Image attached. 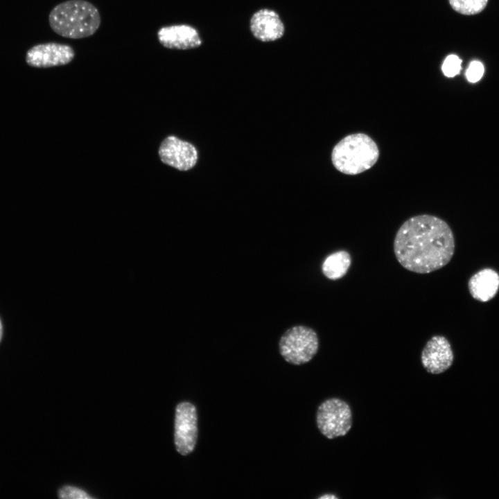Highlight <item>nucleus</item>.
Instances as JSON below:
<instances>
[{
    "label": "nucleus",
    "mask_w": 499,
    "mask_h": 499,
    "mask_svg": "<svg viewBox=\"0 0 499 499\" xmlns=\"http://www.w3.org/2000/svg\"><path fill=\"white\" fill-rule=\"evenodd\" d=\"M351 263V255L347 251H337L329 254L324 259L322 265V271L326 278L331 280H337L347 274Z\"/></svg>",
    "instance_id": "nucleus-13"
},
{
    "label": "nucleus",
    "mask_w": 499,
    "mask_h": 499,
    "mask_svg": "<svg viewBox=\"0 0 499 499\" xmlns=\"http://www.w3.org/2000/svg\"><path fill=\"white\" fill-rule=\"evenodd\" d=\"M198 415L195 406L182 402L176 406L174 441L177 451L182 455L191 453L198 439Z\"/></svg>",
    "instance_id": "nucleus-6"
},
{
    "label": "nucleus",
    "mask_w": 499,
    "mask_h": 499,
    "mask_svg": "<svg viewBox=\"0 0 499 499\" xmlns=\"http://www.w3.org/2000/svg\"><path fill=\"white\" fill-rule=\"evenodd\" d=\"M250 29L254 36L263 42L277 40L284 33V26L279 15L268 9L260 10L252 15Z\"/></svg>",
    "instance_id": "nucleus-11"
},
{
    "label": "nucleus",
    "mask_w": 499,
    "mask_h": 499,
    "mask_svg": "<svg viewBox=\"0 0 499 499\" xmlns=\"http://www.w3.org/2000/svg\"><path fill=\"white\" fill-rule=\"evenodd\" d=\"M2 335H3V326H2V324H1V322L0 319V341L1 340Z\"/></svg>",
    "instance_id": "nucleus-19"
},
{
    "label": "nucleus",
    "mask_w": 499,
    "mask_h": 499,
    "mask_svg": "<svg viewBox=\"0 0 499 499\" xmlns=\"http://www.w3.org/2000/svg\"><path fill=\"white\" fill-rule=\"evenodd\" d=\"M74 58L75 51L71 46L46 42L28 49L25 61L28 65L34 68H50L68 64Z\"/></svg>",
    "instance_id": "nucleus-7"
},
{
    "label": "nucleus",
    "mask_w": 499,
    "mask_h": 499,
    "mask_svg": "<svg viewBox=\"0 0 499 499\" xmlns=\"http://www.w3.org/2000/svg\"><path fill=\"white\" fill-rule=\"evenodd\" d=\"M319 498H322H322H327V499H328V498H337V497L335 496L334 495H332V494L329 493V495H324V496H321V497H319Z\"/></svg>",
    "instance_id": "nucleus-18"
},
{
    "label": "nucleus",
    "mask_w": 499,
    "mask_h": 499,
    "mask_svg": "<svg viewBox=\"0 0 499 499\" xmlns=\"http://www.w3.org/2000/svg\"><path fill=\"white\" fill-rule=\"evenodd\" d=\"M316 423L320 432L329 439L344 436L352 426L351 409L341 399H326L317 408Z\"/></svg>",
    "instance_id": "nucleus-5"
},
{
    "label": "nucleus",
    "mask_w": 499,
    "mask_h": 499,
    "mask_svg": "<svg viewBox=\"0 0 499 499\" xmlns=\"http://www.w3.org/2000/svg\"><path fill=\"white\" fill-rule=\"evenodd\" d=\"M484 73L483 64L479 61H473L470 63L466 76L470 82H476L481 79Z\"/></svg>",
    "instance_id": "nucleus-17"
},
{
    "label": "nucleus",
    "mask_w": 499,
    "mask_h": 499,
    "mask_svg": "<svg viewBox=\"0 0 499 499\" xmlns=\"http://www.w3.org/2000/svg\"><path fill=\"white\" fill-rule=\"evenodd\" d=\"M101 22L98 8L86 0H67L55 6L49 12L52 30L69 39H82L93 35Z\"/></svg>",
    "instance_id": "nucleus-2"
},
{
    "label": "nucleus",
    "mask_w": 499,
    "mask_h": 499,
    "mask_svg": "<svg viewBox=\"0 0 499 499\" xmlns=\"http://www.w3.org/2000/svg\"><path fill=\"white\" fill-rule=\"evenodd\" d=\"M378 157L377 144L364 133L346 136L334 146L331 153L335 168L342 173L350 175L370 169Z\"/></svg>",
    "instance_id": "nucleus-3"
},
{
    "label": "nucleus",
    "mask_w": 499,
    "mask_h": 499,
    "mask_svg": "<svg viewBox=\"0 0 499 499\" xmlns=\"http://www.w3.org/2000/svg\"><path fill=\"white\" fill-rule=\"evenodd\" d=\"M453 8L463 15H475L482 11L488 0H449Z\"/></svg>",
    "instance_id": "nucleus-14"
},
{
    "label": "nucleus",
    "mask_w": 499,
    "mask_h": 499,
    "mask_svg": "<svg viewBox=\"0 0 499 499\" xmlns=\"http://www.w3.org/2000/svg\"><path fill=\"white\" fill-rule=\"evenodd\" d=\"M58 496L66 499H91L85 491L71 486H64L58 491Z\"/></svg>",
    "instance_id": "nucleus-16"
},
{
    "label": "nucleus",
    "mask_w": 499,
    "mask_h": 499,
    "mask_svg": "<svg viewBox=\"0 0 499 499\" xmlns=\"http://www.w3.org/2000/svg\"><path fill=\"white\" fill-rule=\"evenodd\" d=\"M159 155L163 163L180 170L192 168L198 159L195 148L174 136H169L161 142Z\"/></svg>",
    "instance_id": "nucleus-8"
},
{
    "label": "nucleus",
    "mask_w": 499,
    "mask_h": 499,
    "mask_svg": "<svg viewBox=\"0 0 499 499\" xmlns=\"http://www.w3.org/2000/svg\"><path fill=\"white\" fill-rule=\"evenodd\" d=\"M471 296L480 301L493 299L499 289V274L491 268H484L473 274L468 283Z\"/></svg>",
    "instance_id": "nucleus-12"
},
{
    "label": "nucleus",
    "mask_w": 499,
    "mask_h": 499,
    "mask_svg": "<svg viewBox=\"0 0 499 499\" xmlns=\"http://www.w3.org/2000/svg\"><path fill=\"white\" fill-rule=\"evenodd\" d=\"M279 352L288 363L299 365L308 362L317 353L319 340L311 328L295 326L288 329L279 344Z\"/></svg>",
    "instance_id": "nucleus-4"
},
{
    "label": "nucleus",
    "mask_w": 499,
    "mask_h": 499,
    "mask_svg": "<svg viewBox=\"0 0 499 499\" xmlns=\"http://www.w3.org/2000/svg\"><path fill=\"white\" fill-rule=\"evenodd\" d=\"M462 60L455 55H448L442 64V71L448 78L455 76L461 70Z\"/></svg>",
    "instance_id": "nucleus-15"
},
{
    "label": "nucleus",
    "mask_w": 499,
    "mask_h": 499,
    "mask_svg": "<svg viewBox=\"0 0 499 499\" xmlns=\"http://www.w3.org/2000/svg\"><path fill=\"white\" fill-rule=\"evenodd\" d=\"M455 247L453 233L446 222L428 214L408 218L394 240L398 262L405 269L419 274L430 273L447 265Z\"/></svg>",
    "instance_id": "nucleus-1"
},
{
    "label": "nucleus",
    "mask_w": 499,
    "mask_h": 499,
    "mask_svg": "<svg viewBox=\"0 0 499 499\" xmlns=\"http://www.w3.org/2000/svg\"><path fill=\"white\" fill-rule=\"evenodd\" d=\"M157 35L160 44L170 49H191L200 46L202 43L197 30L187 24L162 26Z\"/></svg>",
    "instance_id": "nucleus-10"
},
{
    "label": "nucleus",
    "mask_w": 499,
    "mask_h": 499,
    "mask_svg": "<svg viewBox=\"0 0 499 499\" xmlns=\"http://www.w3.org/2000/svg\"><path fill=\"white\" fill-rule=\"evenodd\" d=\"M421 360L423 368L432 374H439L452 365L454 355L451 345L442 335L432 336L424 346Z\"/></svg>",
    "instance_id": "nucleus-9"
}]
</instances>
